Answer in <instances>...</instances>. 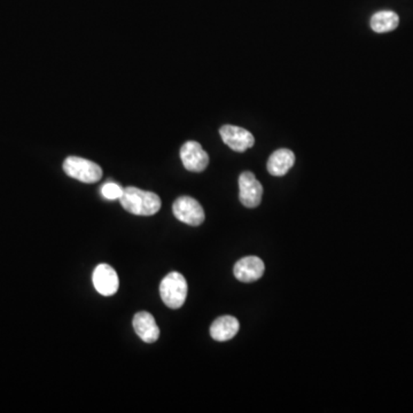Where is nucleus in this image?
I'll return each instance as SVG.
<instances>
[{
  "label": "nucleus",
  "mask_w": 413,
  "mask_h": 413,
  "mask_svg": "<svg viewBox=\"0 0 413 413\" xmlns=\"http://www.w3.org/2000/svg\"><path fill=\"white\" fill-rule=\"evenodd\" d=\"M180 159L184 167L192 173H202L209 164V155L200 143L190 140L180 148Z\"/></svg>",
  "instance_id": "obj_5"
},
{
  "label": "nucleus",
  "mask_w": 413,
  "mask_h": 413,
  "mask_svg": "<svg viewBox=\"0 0 413 413\" xmlns=\"http://www.w3.org/2000/svg\"><path fill=\"white\" fill-rule=\"evenodd\" d=\"M400 17L392 10H381L371 17V28L378 34L389 33L398 27Z\"/></svg>",
  "instance_id": "obj_13"
},
{
  "label": "nucleus",
  "mask_w": 413,
  "mask_h": 413,
  "mask_svg": "<svg viewBox=\"0 0 413 413\" xmlns=\"http://www.w3.org/2000/svg\"><path fill=\"white\" fill-rule=\"evenodd\" d=\"M173 213L177 220L192 227H199L204 222V208L193 197H178L173 202Z\"/></svg>",
  "instance_id": "obj_4"
},
{
  "label": "nucleus",
  "mask_w": 413,
  "mask_h": 413,
  "mask_svg": "<svg viewBox=\"0 0 413 413\" xmlns=\"http://www.w3.org/2000/svg\"><path fill=\"white\" fill-rule=\"evenodd\" d=\"M265 271L263 261L257 256L243 257L234 265V274L241 283H253L262 278Z\"/></svg>",
  "instance_id": "obj_9"
},
{
  "label": "nucleus",
  "mask_w": 413,
  "mask_h": 413,
  "mask_svg": "<svg viewBox=\"0 0 413 413\" xmlns=\"http://www.w3.org/2000/svg\"><path fill=\"white\" fill-rule=\"evenodd\" d=\"M220 134L225 145L230 147L231 150L239 152V153L249 150L255 143V138L253 134L240 127L224 125L220 128Z\"/></svg>",
  "instance_id": "obj_7"
},
{
  "label": "nucleus",
  "mask_w": 413,
  "mask_h": 413,
  "mask_svg": "<svg viewBox=\"0 0 413 413\" xmlns=\"http://www.w3.org/2000/svg\"><path fill=\"white\" fill-rule=\"evenodd\" d=\"M120 202L128 213L137 216H152L161 209V199L157 194L137 187H125Z\"/></svg>",
  "instance_id": "obj_1"
},
{
  "label": "nucleus",
  "mask_w": 413,
  "mask_h": 413,
  "mask_svg": "<svg viewBox=\"0 0 413 413\" xmlns=\"http://www.w3.org/2000/svg\"><path fill=\"white\" fill-rule=\"evenodd\" d=\"M187 290L188 287L185 276L173 271L161 281V299L168 308L179 309L186 301Z\"/></svg>",
  "instance_id": "obj_2"
},
{
  "label": "nucleus",
  "mask_w": 413,
  "mask_h": 413,
  "mask_svg": "<svg viewBox=\"0 0 413 413\" xmlns=\"http://www.w3.org/2000/svg\"><path fill=\"white\" fill-rule=\"evenodd\" d=\"M240 328V324L234 316H223L217 318L210 326V335L213 340L224 342L234 339Z\"/></svg>",
  "instance_id": "obj_11"
},
{
  "label": "nucleus",
  "mask_w": 413,
  "mask_h": 413,
  "mask_svg": "<svg viewBox=\"0 0 413 413\" xmlns=\"http://www.w3.org/2000/svg\"><path fill=\"white\" fill-rule=\"evenodd\" d=\"M124 188L116 183H107L101 188V194L108 200H120Z\"/></svg>",
  "instance_id": "obj_14"
},
{
  "label": "nucleus",
  "mask_w": 413,
  "mask_h": 413,
  "mask_svg": "<svg viewBox=\"0 0 413 413\" xmlns=\"http://www.w3.org/2000/svg\"><path fill=\"white\" fill-rule=\"evenodd\" d=\"M134 328L138 337L146 344H154L160 337V328L157 327V322L146 311H140L134 315Z\"/></svg>",
  "instance_id": "obj_10"
},
{
  "label": "nucleus",
  "mask_w": 413,
  "mask_h": 413,
  "mask_svg": "<svg viewBox=\"0 0 413 413\" xmlns=\"http://www.w3.org/2000/svg\"><path fill=\"white\" fill-rule=\"evenodd\" d=\"M92 280L94 288L103 297H113L120 287V280L116 271L108 264H99L94 269Z\"/></svg>",
  "instance_id": "obj_8"
},
{
  "label": "nucleus",
  "mask_w": 413,
  "mask_h": 413,
  "mask_svg": "<svg viewBox=\"0 0 413 413\" xmlns=\"http://www.w3.org/2000/svg\"><path fill=\"white\" fill-rule=\"evenodd\" d=\"M239 197L241 204L247 208H256L260 206L263 195V186L257 180L253 173L245 171L239 177Z\"/></svg>",
  "instance_id": "obj_6"
},
{
  "label": "nucleus",
  "mask_w": 413,
  "mask_h": 413,
  "mask_svg": "<svg viewBox=\"0 0 413 413\" xmlns=\"http://www.w3.org/2000/svg\"><path fill=\"white\" fill-rule=\"evenodd\" d=\"M295 164V155L287 148H280L271 154L267 161V171L276 177L285 176Z\"/></svg>",
  "instance_id": "obj_12"
},
{
  "label": "nucleus",
  "mask_w": 413,
  "mask_h": 413,
  "mask_svg": "<svg viewBox=\"0 0 413 413\" xmlns=\"http://www.w3.org/2000/svg\"><path fill=\"white\" fill-rule=\"evenodd\" d=\"M64 171L73 179L85 184L98 183L103 177L100 166L83 157H67L64 162Z\"/></svg>",
  "instance_id": "obj_3"
}]
</instances>
